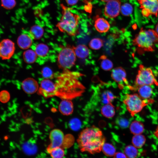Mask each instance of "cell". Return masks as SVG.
<instances>
[{
  "label": "cell",
  "instance_id": "32",
  "mask_svg": "<svg viewBox=\"0 0 158 158\" xmlns=\"http://www.w3.org/2000/svg\"><path fill=\"white\" fill-rule=\"evenodd\" d=\"M103 45V42L102 40L101 39L98 38L92 39L89 43L90 47L94 50L99 49L102 47Z\"/></svg>",
  "mask_w": 158,
  "mask_h": 158
},
{
  "label": "cell",
  "instance_id": "3",
  "mask_svg": "<svg viewBox=\"0 0 158 158\" xmlns=\"http://www.w3.org/2000/svg\"><path fill=\"white\" fill-rule=\"evenodd\" d=\"M60 5L62 16L56 27L61 32L66 33L71 36H74L78 32L80 16L73 12L72 8L62 4Z\"/></svg>",
  "mask_w": 158,
  "mask_h": 158
},
{
  "label": "cell",
  "instance_id": "9",
  "mask_svg": "<svg viewBox=\"0 0 158 158\" xmlns=\"http://www.w3.org/2000/svg\"><path fill=\"white\" fill-rule=\"evenodd\" d=\"M15 50V44L8 39L3 40L0 42V58L2 60L10 59Z\"/></svg>",
  "mask_w": 158,
  "mask_h": 158
},
{
  "label": "cell",
  "instance_id": "19",
  "mask_svg": "<svg viewBox=\"0 0 158 158\" xmlns=\"http://www.w3.org/2000/svg\"><path fill=\"white\" fill-rule=\"evenodd\" d=\"M76 56L80 59H84L89 54V50L84 45L79 44L76 47H73Z\"/></svg>",
  "mask_w": 158,
  "mask_h": 158
},
{
  "label": "cell",
  "instance_id": "40",
  "mask_svg": "<svg viewBox=\"0 0 158 158\" xmlns=\"http://www.w3.org/2000/svg\"><path fill=\"white\" fill-rule=\"evenodd\" d=\"M113 158H127V157L124 153L117 152L114 155Z\"/></svg>",
  "mask_w": 158,
  "mask_h": 158
},
{
  "label": "cell",
  "instance_id": "44",
  "mask_svg": "<svg viewBox=\"0 0 158 158\" xmlns=\"http://www.w3.org/2000/svg\"><path fill=\"white\" fill-rule=\"evenodd\" d=\"M101 0L103 2H107L109 1H110V0Z\"/></svg>",
  "mask_w": 158,
  "mask_h": 158
},
{
  "label": "cell",
  "instance_id": "21",
  "mask_svg": "<svg viewBox=\"0 0 158 158\" xmlns=\"http://www.w3.org/2000/svg\"><path fill=\"white\" fill-rule=\"evenodd\" d=\"M130 129L131 133L134 135L140 134L144 131V126L141 122L135 120L130 124Z\"/></svg>",
  "mask_w": 158,
  "mask_h": 158
},
{
  "label": "cell",
  "instance_id": "22",
  "mask_svg": "<svg viewBox=\"0 0 158 158\" xmlns=\"http://www.w3.org/2000/svg\"><path fill=\"white\" fill-rule=\"evenodd\" d=\"M139 95L143 99H148L151 96L153 90L150 85H144L139 87L138 90Z\"/></svg>",
  "mask_w": 158,
  "mask_h": 158
},
{
  "label": "cell",
  "instance_id": "10",
  "mask_svg": "<svg viewBox=\"0 0 158 158\" xmlns=\"http://www.w3.org/2000/svg\"><path fill=\"white\" fill-rule=\"evenodd\" d=\"M38 93L45 98L56 96L55 83L48 79L42 81L38 90Z\"/></svg>",
  "mask_w": 158,
  "mask_h": 158
},
{
  "label": "cell",
  "instance_id": "30",
  "mask_svg": "<svg viewBox=\"0 0 158 158\" xmlns=\"http://www.w3.org/2000/svg\"><path fill=\"white\" fill-rule=\"evenodd\" d=\"M48 153L50 154L52 158H63L65 154L63 149L61 147L53 148Z\"/></svg>",
  "mask_w": 158,
  "mask_h": 158
},
{
  "label": "cell",
  "instance_id": "8",
  "mask_svg": "<svg viewBox=\"0 0 158 158\" xmlns=\"http://www.w3.org/2000/svg\"><path fill=\"white\" fill-rule=\"evenodd\" d=\"M142 9V16L147 17L150 15L156 17L158 14V0H137Z\"/></svg>",
  "mask_w": 158,
  "mask_h": 158
},
{
  "label": "cell",
  "instance_id": "42",
  "mask_svg": "<svg viewBox=\"0 0 158 158\" xmlns=\"http://www.w3.org/2000/svg\"><path fill=\"white\" fill-rule=\"evenodd\" d=\"M154 135L158 139V126L154 133Z\"/></svg>",
  "mask_w": 158,
  "mask_h": 158
},
{
  "label": "cell",
  "instance_id": "43",
  "mask_svg": "<svg viewBox=\"0 0 158 158\" xmlns=\"http://www.w3.org/2000/svg\"><path fill=\"white\" fill-rule=\"evenodd\" d=\"M155 31L158 34V23L156 26Z\"/></svg>",
  "mask_w": 158,
  "mask_h": 158
},
{
  "label": "cell",
  "instance_id": "38",
  "mask_svg": "<svg viewBox=\"0 0 158 158\" xmlns=\"http://www.w3.org/2000/svg\"><path fill=\"white\" fill-rule=\"evenodd\" d=\"M69 124L70 126L72 129H76L78 128V121L76 119L71 120Z\"/></svg>",
  "mask_w": 158,
  "mask_h": 158
},
{
  "label": "cell",
  "instance_id": "17",
  "mask_svg": "<svg viewBox=\"0 0 158 158\" xmlns=\"http://www.w3.org/2000/svg\"><path fill=\"white\" fill-rule=\"evenodd\" d=\"M59 109L60 112L64 115H69L73 112V106L70 99H63L60 103Z\"/></svg>",
  "mask_w": 158,
  "mask_h": 158
},
{
  "label": "cell",
  "instance_id": "7",
  "mask_svg": "<svg viewBox=\"0 0 158 158\" xmlns=\"http://www.w3.org/2000/svg\"><path fill=\"white\" fill-rule=\"evenodd\" d=\"M135 83L137 86L139 87L144 85L158 86V82L151 69L142 65L139 66Z\"/></svg>",
  "mask_w": 158,
  "mask_h": 158
},
{
  "label": "cell",
  "instance_id": "23",
  "mask_svg": "<svg viewBox=\"0 0 158 158\" xmlns=\"http://www.w3.org/2000/svg\"><path fill=\"white\" fill-rule=\"evenodd\" d=\"M37 55L35 51L32 49H28L25 51L23 54L25 62L26 63L31 64L36 61Z\"/></svg>",
  "mask_w": 158,
  "mask_h": 158
},
{
  "label": "cell",
  "instance_id": "36",
  "mask_svg": "<svg viewBox=\"0 0 158 158\" xmlns=\"http://www.w3.org/2000/svg\"><path fill=\"white\" fill-rule=\"evenodd\" d=\"M41 72L42 75L45 79H49L53 77V72L48 67H44L42 70Z\"/></svg>",
  "mask_w": 158,
  "mask_h": 158
},
{
  "label": "cell",
  "instance_id": "34",
  "mask_svg": "<svg viewBox=\"0 0 158 158\" xmlns=\"http://www.w3.org/2000/svg\"><path fill=\"white\" fill-rule=\"evenodd\" d=\"M74 141V137L71 135L68 134L65 135L61 147L63 149L69 148L73 145Z\"/></svg>",
  "mask_w": 158,
  "mask_h": 158
},
{
  "label": "cell",
  "instance_id": "33",
  "mask_svg": "<svg viewBox=\"0 0 158 158\" xmlns=\"http://www.w3.org/2000/svg\"><path fill=\"white\" fill-rule=\"evenodd\" d=\"M133 8L131 4L125 3L121 7L120 12L121 14L125 16H128L131 15L133 11Z\"/></svg>",
  "mask_w": 158,
  "mask_h": 158
},
{
  "label": "cell",
  "instance_id": "13",
  "mask_svg": "<svg viewBox=\"0 0 158 158\" xmlns=\"http://www.w3.org/2000/svg\"><path fill=\"white\" fill-rule=\"evenodd\" d=\"M22 87L25 93L30 94L35 93L39 88L37 81L31 78H28L23 81Z\"/></svg>",
  "mask_w": 158,
  "mask_h": 158
},
{
  "label": "cell",
  "instance_id": "6",
  "mask_svg": "<svg viewBox=\"0 0 158 158\" xmlns=\"http://www.w3.org/2000/svg\"><path fill=\"white\" fill-rule=\"evenodd\" d=\"M76 56L73 47H66L63 48L58 57L59 67L63 70H69L75 64Z\"/></svg>",
  "mask_w": 158,
  "mask_h": 158
},
{
  "label": "cell",
  "instance_id": "11",
  "mask_svg": "<svg viewBox=\"0 0 158 158\" xmlns=\"http://www.w3.org/2000/svg\"><path fill=\"white\" fill-rule=\"evenodd\" d=\"M65 135L63 132L58 129H54L50 132L49 135V138L50 143L47 148L48 152L53 148L61 147L64 139Z\"/></svg>",
  "mask_w": 158,
  "mask_h": 158
},
{
  "label": "cell",
  "instance_id": "39",
  "mask_svg": "<svg viewBox=\"0 0 158 158\" xmlns=\"http://www.w3.org/2000/svg\"><path fill=\"white\" fill-rule=\"evenodd\" d=\"M118 123L120 126L123 127H126L128 126V121L123 119H121L119 120Z\"/></svg>",
  "mask_w": 158,
  "mask_h": 158
},
{
  "label": "cell",
  "instance_id": "1",
  "mask_svg": "<svg viewBox=\"0 0 158 158\" xmlns=\"http://www.w3.org/2000/svg\"><path fill=\"white\" fill-rule=\"evenodd\" d=\"M83 75L79 73L64 70L57 77L55 81L56 95L62 99H71L80 96L85 87L79 81Z\"/></svg>",
  "mask_w": 158,
  "mask_h": 158
},
{
  "label": "cell",
  "instance_id": "15",
  "mask_svg": "<svg viewBox=\"0 0 158 158\" xmlns=\"http://www.w3.org/2000/svg\"><path fill=\"white\" fill-rule=\"evenodd\" d=\"M94 26L96 30L101 33L107 32L110 28L108 21L103 18L97 17L95 19Z\"/></svg>",
  "mask_w": 158,
  "mask_h": 158
},
{
  "label": "cell",
  "instance_id": "29",
  "mask_svg": "<svg viewBox=\"0 0 158 158\" xmlns=\"http://www.w3.org/2000/svg\"><path fill=\"white\" fill-rule=\"evenodd\" d=\"M102 150L104 154L110 157L114 156L116 153V149L114 146L107 143H104L103 144Z\"/></svg>",
  "mask_w": 158,
  "mask_h": 158
},
{
  "label": "cell",
  "instance_id": "25",
  "mask_svg": "<svg viewBox=\"0 0 158 158\" xmlns=\"http://www.w3.org/2000/svg\"><path fill=\"white\" fill-rule=\"evenodd\" d=\"M22 149L25 153L30 155L36 152L37 147L35 144L32 140H28L23 144Z\"/></svg>",
  "mask_w": 158,
  "mask_h": 158
},
{
  "label": "cell",
  "instance_id": "28",
  "mask_svg": "<svg viewBox=\"0 0 158 158\" xmlns=\"http://www.w3.org/2000/svg\"><path fill=\"white\" fill-rule=\"evenodd\" d=\"M124 152L128 158H137L138 155L137 148L133 145H129L126 146Z\"/></svg>",
  "mask_w": 158,
  "mask_h": 158
},
{
  "label": "cell",
  "instance_id": "26",
  "mask_svg": "<svg viewBox=\"0 0 158 158\" xmlns=\"http://www.w3.org/2000/svg\"><path fill=\"white\" fill-rule=\"evenodd\" d=\"M133 145L137 148L142 147L146 141L145 136L142 134L134 135L132 139Z\"/></svg>",
  "mask_w": 158,
  "mask_h": 158
},
{
  "label": "cell",
  "instance_id": "16",
  "mask_svg": "<svg viewBox=\"0 0 158 158\" xmlns=\"http://www.w3.org/2000/svg\"><path fill=\"white\" fill-rule=\"evenodd\" d=\"M32 39L29 34H22L19 36L17 40V43L21 49H27L31 45Z\"/></svg>",
  "mask_w": 158,
  "mask_h": 158
},
{
  "label": "cell",
  "instance_id": "14",
  "mask_svg": "<svg viewBox=\"0 0 158 158\" xmlns=\"http://www.w3.org/2000/svg\"><path fill=\"white\" fill-rule=\"evenodd\" d=\"M126 76L125 70L121 67L115 68L112 71L111 77L116 82L120 83L123 82L127 83Z\"/></svg>",
  "mask_w": 158,
  "mask_h": 158
},
{
  "label": "cell",
  "instance_id": "37",
  "mask_svg": "<svg viewBox=\"0 0 158 158\" xmlns=\"http://www.w3.org/2000/svg\"><path fill=\"white\" fill-rule=\"evenodd\" d=\"M10 98L8 92L6 90L1 91L0 92V101L2 103L7 102Z\"/></svg>",
  "mask_w": 158,
  "mask_h": 158
},
{
  "label": "cell",
  "instance_id": "31",
  "mask_svg": "<svg viewBox=\"0 0 158 158\" xmlns=\"http://www.w3.org/2000/svg\"><path fill=\"white\" fill-rule=\"evenodd\" d=\"M101 67L104 70H110L113 68V65L112 61L104 55L102 56L100 58Z\"/></svg>",
  "mask_w": 158,
  "mask_h": 158
},
{
  "label": "cell",
  "instance_id": "20",
  "mask_svg": "<svg viewBox=\"0 0 158 158\" xmlns=\"http://www.w3.org/2000/svg\"><path fill=\"white\" fill-rule=\"evenodd\" d=\"M43 28L38 25H35L31 28L29 34L32 39L39 40L42 36L44 34Z\"/></svg>",
  "mask_w": 158,
  "mask_h": 158
},
{
  "label": "cell",
  "instance_id": "35",
  "mask_svg": "<svg viewBox=\"0 0 158 158\" xmlns=\"http://www.w3.org/2000/svg\"><path fill=\"white\" fill-rule=\"evenodd\" d=\"M1 1L3 7L8 9L13 8L16 4L15 0H1Z\"/></svg>",
  "mask_w": 158,
  "mask_h": 158
},
{
  "label": "cell",
  "instance_id": "41",
  "mask_svg": "<svg viewBox=\"0 0 158 158\" xmlns=\"http://www.w3.org/2000/svg\"><path fill=\"white\" fill-rule=\"evenodd\" d=\"M67 4L69 5L73 6L76 4L78 0H65Z\"/></svg>",
  "mask_w": 158,
  "mask_h": 158
},
{
  "label": "cell",
  "instance_id": "18",
  "mask_svg": "<svg viewBox=\"0 0 158 158\" xmlns=\"http://www.w3.org/2000/svg\"><path fill=\"white\" fill-rule=\"evenodd\" d=\"M98 97L99 101L102 104L104 105L111 104V102L116 98L112 92L108 90H105L102 92Z\"/></svg>",
  "mask_w": 158,
  "mask_h": 158
},
{
  "label": "cell",
  "instance_id": "27",
  "mask_svg": "<svg viewBox=\"0 0 158 158\" xmlns=\"http://www.w3.org/2000/svg\"><path fill=\"white\" fill-rule=\"evenodd\" d=\"M49 51L48 46L43 43L39 44L35 47V51L37 56L40 57L45 56L48 53Z\"/></svg>",
  "mask_w": 158,
  "mask_h": 158
},
{
  "label": "cell",
  "instance_id": "5",
  "mask_svg": "<svg viewBox=\"0 0 158 158\" xmlns=\"http://www.w3.org/2000/svg\"><path fill=\"white\" fill-rule=\"evenodd\" d=\"M151 99H143L136 93L127 94L123 100L128 111L132 116L140 112L145 106L153 103Z\"/></svg>",
  "mask_w": 158,
  "mask_h": 158
},
{
  "label": "cell",
  "instance_id": "2",
  "mask_svg": "<svg viewBox=\"0 0 158 158\" xmlns=\"http://www.w3.org/2000/svg\"><path fill=\"white\" fill-rule=\"evenodd\" d=\"M77 141L81 151L94 154L102 150L105 138L99 128L92 126L82 131Z\"/></svg>",
  "mask_w": 158,
  "mask_h": 158
},
{
  "label": "cell",
  "instance_id": "12",
  "mask_svg": "<svg viewBox=\"0 0 158 158\" xmlns=\"http://www.w3.org/2000/svg\"><path fill=\"white\" fill-rule=\"evenodd\" d=\"M121 4L120 0H110L107 2L104 9L105 16L111 18L117 17L120 12Z\"/></svg>",
  "mask_w": 158,
  "mask_h": 158
},
{
  "label": "cell",
  "instance_id": "4",
  "mask_svg": "<svg viewBox=\"0 0 158 158\" xmlns=\"http://www.w3.org/2000/svg\"><path fill=\"white\" fill-rule=\"evenodd\" d=\"M133 42L138 47L146 51H153L154 44L158 43V34L153 30L142 29L136 36Z\"/></svg>",
  "mask_w": 158,
  "mask_h": 158
},
{
  "label": "cell",
  "instance_id": "24",
  "mask_svg": "<svg viewBox=\"0 0 158 158\" xmlns=\"http://www.w3.org/2000/svg\"><path fill=\"white\" fill-rule=\"evenodd\" d=\"M101 112L105 117L107 118L112 117L115 114L114 106L112 103L104 105L101 109Z\"/></svg>",
  "mask_w": 158,
  "mask_h": 158
}]
</instances>
